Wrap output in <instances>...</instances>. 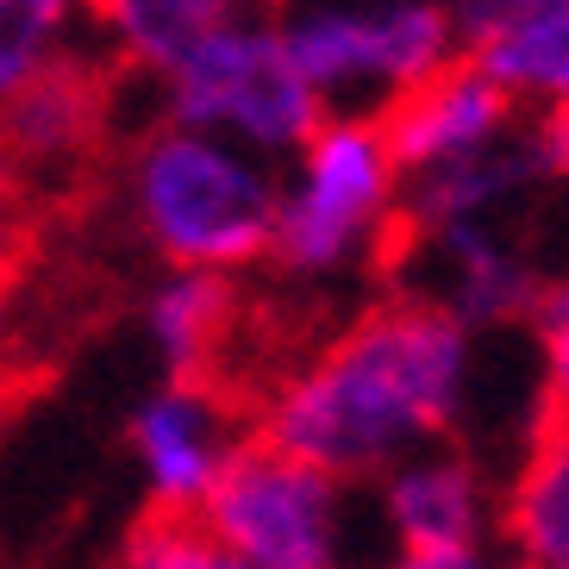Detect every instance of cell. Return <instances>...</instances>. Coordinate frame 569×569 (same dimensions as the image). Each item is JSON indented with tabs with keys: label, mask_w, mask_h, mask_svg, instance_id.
<instances>
[{
	"label": "cell",
	"mask_w": 569,
	"mask_h": 569,
	"mask_svg": "<svg viewBox=\"0 0 569 569\" xmlns=\"http://www.w3.org/2000/svg\"><path fill=\"white\" fill-rule=\"evenodd\" d=\"M213 569H257V563H244V557H232V551H219V563Z\"/></svg>",
	"instance_id": "603a6c76"
},
{
	"label": "cell",
	"mask_w": 569,
	"mask_h": 569,
	"mask_svg": "<svg viewBox=\"0 0 569 569\" xmlns=\"http://www.w3.org/2000/svg\"><path fill=\"white\" fill-rule=\"evenodd\" d=\"M551 163L538 151L532 126L519 119V132L501 138L495 151L469 157V163L432 169L407 182V213L401 232H438V226H501L507 213H526L551 194Z\"/></svg>",
	"instance_id": "8fae6325"
},
{
	"label": "cell",
	"mask_w": 569,
	"mask_h": 569,
	"mask_svg": "<svg viewBox=\"0 0 569 569\" xmlns=\"http://www.w3.org/2000/svg\"><path fill=\"white\" fill-rule=\"evenodd\" d=\"M232 332V276L169 269L144 301V338L163 357L169 382H207V363Z\"/></svg>",
	"instance_id": "9a60e30c"
},
{
	"label": "cell",
	"mask_w": 569,
	"mask_h": 569,
	"mask_svg": "<svg viewBox=\"0 0 569 569\" xmlns=\"http://www.w3.org/2000/svg\"><path fill=\"white\" fill-rule=\"evenodd\" d=\"M476 63L513 94L519 107H569V0H557L551 13L526 19L519 32H507L501 44L476 51Z\"/></svg>",
	"instance_id": "2e32d148"
},
{
	"label": "cell",
	"mask_w": 569,
	"mask_h": 569,
	"mask_svg": "<svg viewBox=\"0 0 569 569\" xmlns=\"http://www.w3.org/2000/svg\"><path fill=\"white\" fill-rule=\"evenodd\" d=\"M219 538L194 513H144L126 532L119 569H213Z\"/></svg>",
	"instance_id": "ac0fdd59"
},
{
	"label": "cell",
	"mask_w": 569,
	"mask_h": 569,
	"mask_svg": "<svg viewBox=\"0 0 569 569\" xmlns=\"http://www.w3.org/2000/svg\"><path fill=\"white\" fill-rule=\"evenodd\" d=\"M126 207L169 269H251L276 244L282 176L232 138L151 126L126 157Z\"/></svg>",
	"instance_id": "7a4b0ae2"
},
{
	"label": "cell",
	"mask_w": 569,
	"mask_h": 569,
	"mask_svg": "<svg viewBox=\"0 0 569 569\" xmlns=\"http://www.w3.org/2000/svg\"><path fill=\"white\" fill-rule=\"evenodd\" d=\"M557 0H451L457 13V32H463V51H488V44H501L507 32H519L526 19L551 13Z\"/></svg>",
	"instance_id": "ffe728a7"
},
{
	"label": "cell",
	"mask_w": 569,
	"mask_h": 569,
	"mask_svg": "<svg viewBox=\"0 0 569 569\" xmlns=\"http://www.w3.org/2000/svg\"><path fill=\"white\" fill-rule=\"evenodd\" d=\"M401 269V295L451 313L469 332H495V326H532L551 269L532 257L507 226H438V232H401L395 244Z\"/></svg>",
	"instance_id": "52a82bcc"
},
{
	"label": "cell",
	"mask_w": 569,
	"mask_h": 569,
	"mask_svg": "<svg viewBox=\"0 0 569 569\" xmlns=\"http://www.w3.org/2000/svg\"><path fill=\"white\" fill-rule=\"evenodd\" d=\"M282 38L326 107L363 119L469 57L451 0H307L282 19Z\"/></svg>",
	"instance_id": "277c9868"
},
{
	"label": "cell",
	"mask_w": 569,
	"mask_h": 569,
	"mask_svg": "<svg viewBox=\"0 0 569 569\" xmlns=\"http://www.w3.org/2000/svg\"><path fill=\"white\" fill-rule=\"evenodd\" d=\"M401 213H407V176L388 151L382 119L363 113H332L326 132L307 144L282 176V219L269 263L282 276H345L363 257L401 244Z\"/></svg>",
	"instance_id": "3957f363"
},
{
	"label": "cell",
	"mask_w": 569,
	"mask_h": 569,
	"mask_svg": "<svg viewBox=\"0 0 569 569\" xmlns=\"http://www.w3.org/2000/svg\"><path fill=\"white\" fill-rule=\"evenodd\" d=\"M194 519L257 569H345V482L263 438L238 445Z\"/></svg>",
	"instance_id": "8992f818"
},
{
	"label": "cell",
	"mask_w": 569,
	"mask_h": 569,
	"mask_svg": "<svg viewBox=\"0 0 569 569\" xmlns=\"http://www.w3.org/2000/svg\"><path fill=\"white\" fill-rule=\"evenodd\" d=\"M538 138V151H545V163H551V182L569 188V107H545L538 119H526Z\"/></svg>",
	"instance_id": "7402d4cb"
},
{
	"label": "cell",
	"mask_w": 569,
	"mask_h": 569,
	"mask_svg": "<svg viewBox=\"0 0 569 569\" xmlns=\"http://www.w3.org/2000/svg\"><path fill=\"white\" fill-rule=\"evenodd\" d=\"M376 507H382V526L395 532L401 551L488 545V532L501 526L488 476L476 469V457L451 451V445H432V451L395 463L376 482Z\"/></svg>",
	"instance_id": "30bf717a"
},
{
	"label": "cell",
	"mask_w": 569,
	"mask_h": 569,
	"mask_svg": "<svg viewBox=\"0 0 569 569\" xmlns=\"http://www.w3.org/2000/svg\"><path fill=\"white\" fill-rule=\"evenodd\" d=\"M107 119V101H101V82L82 57L44 69L38 82H26L19 94H7V144H13L19 163H76V157L94 144Z\"/></svg>",
	"instance_id": "4fadbf2b"
},
{
	"label": "cell",
	"mask_w": 569,
	"mask_h": 569,
	"mask_svg": "<svg viewBox=\"0 0 569 569\" xmlns=\"http://www.w3.org/2000/svg\"><path fill=\"white\" fill-rule=\"evenodd\" d=\"M382 569H513V557L495 545H457V551H395Z\"/></svg>",
	"instance_id": "44dd1931"
},
{
	"label": "cell",
	"mask_w": 569,
	"mask_h": 569,
	"mask_svg": "<svg viewBox=\"0 0 569 569\" xmlns=\"http://www.w3.org/2000/svg\"><path fill=\"white\" fill-rule=\"evenodd\" d=\"M157 94H163L169 126L232 138L244 151L269 157V163H295L332 119L326 94L307 82V69L288 51L282 19H263V13L219 32Z\"/></svg>",
	"instance_id": "5b68a950"
},
{
	"label": "cell",
	"mask_w": 569,
	"mask_h": 569,
	"mask_svg": "<svg viewBox=\"0 0 569 569\" xmlns=\"http://www.w3.org/2000/svg\"><path fill=\"white\" fill-rule=\"evenodd\" d=\"M82 26H94V0H0V94L69 63Z\"/></svg>",
	"instance_id": "e0dca14e"
},
{
	"label": "cell",
	"mask_w": 569,
	"mask_h": 569,
	"mask_svg": "<svg viewBox=\"0 0 569 569\" xmlns=\"http://www.w3.org/2000/svg\"><path fill=\"white\" fill-rule=\"evenodd\" d=\"M382 132H388V151H395L401 176L413 182V176L469 163V157L495 151L501 138H513L519 101L476 57H463V63H451L445 76H432L426 88H413V94H401L388 107Z\"/></svg>",
	"instance_id": "9c48e42d"
},
{
	"label": "cell",
	"mask_w": 569,
	"mask_h": 569,
	"mask_svg": "<svg viewBox=\"0 0 569 569\" xmlns=\"http://www.w3.org/2000/svg\"><path fill=\"white\" fill-rule=\"evenodd\" d=\"M132 457L151 495V513H201L207 495L219 488L232 451V413L207 382H163L132 407Z\"/></svg>",
	"instance_id": "ba28073f"
},
{
	"label": "cell",
	"mask_w": 569,
	"mask_h": 569,
	"mask_svg": "<svg viewBox=\"0 0 569 569\" xmlns=\"http://www.w3.org/2000/svg\"><path fill=\"white\" fill-rule=\"evenodd\" d=\"M251 0H94V32L132 76H151L157 88L201 57L219 32L244 26Z\"/></svg>",
	"instance_id": "7c38bea8"
},
{
	"label": "cell",
	"mask_w": 569,
	"mask_h": 569,
	"mask_svg": "<svg viewBox=\"0 0 569 569\" xmlns=\"http://www.w3.org/2000/svg\"><path fill=\"white\" fill-rule=\"evenodd\" d=\"M501 545L513 569H569V419L538 432L501 501Z\"/></svg>",
	"instance_id": "5bb4252c"
},
{
	"label": "cell",
	"mask_w": 569,
	"mask_h": 569,
	"mask_svg": "<svg viewBox=\"0 0 569 569\" xmlns=\"http://www.w3.org/2000/svg\"><path fill=\"white\" fill-rule=\"evenodd\" d=\"M538 338V369H545V413L569 419V269L545 288V301L532 313Z\"/></svg>",
	"instance_id": "d6986e66"
},
{
	"label": "cell",
	"mask_w": 569,
	"mask_h": 569,
	"mask_svg": "<svg viewBox=\"0 0 569 569\" xmlns=\"http://www.w3.org/2000/svg\"><path fill=\"white\" fill-rule=\"evenodd\" d=\"M476 382V332L395 295L307 357L257 413V438L338 482H382L395 463L445 445Z\"/></svg>",
	"instance_id": "6da1fadb"
}]
</instances>
